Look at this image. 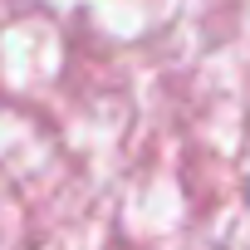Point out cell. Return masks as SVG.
Returning <instances> with one entry per match:
<instances>
[{
    "label": "cell",
    "instance_id": "obj_1",
    "mask_svg": "<svg viewBox=\"0 0 250 250\" xmlns=\"http://www.w3.org/2000/svg\"><path fill=\"white\" fill-rule=\"evenodd\" d=\"M245 206H250V182H245Z\"/></svg>",
    "mask_w": 250,
    "mask_h": 250
}]
</instances>
